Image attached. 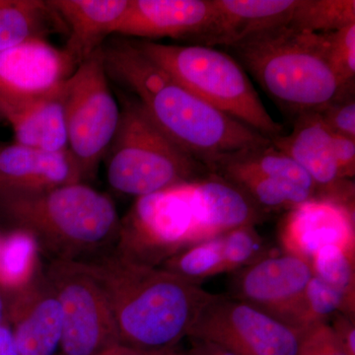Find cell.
Masks as SVG:
<instances>
[{"instance_id":"cell-1","label":"cell","mask_w":355,"mask_h":355,"mask_svg":"<svg viewBox=\"0 0 355 355\" xmlns=\"http://www.w3.org/2000/svg\"><path fill=\"white\" fill-rule=\"evenodd\" d=\"M103 51L108 76L130 89L162 132L207 170L229 154L270 144L177 83L132 41H116Z\"/></svg>"},{"instance_id":"cell-2","label":"cell","mask_w":355,"mask_h":355,"mask_svg":"<svg viewBox=\"0 0 355 355\" xmlns=\"http://www.w3.org/2000/svg\"><path fill=\"white\" fill-rule=\"evenodd\" d=\"M85 263L108 300L119 345L125 347L177 349L214 295L159 266L128 260L116 251Z\"/></svg>"},{"instance_id":"cell-3","label":"cell","mask_w":355,"mask_h":355,"mask_svg":"<svg viewBox=\"0 0 355 355\" xmlns=\"http://www.w3.org/2000/svg\"><path fill=\"white\" fill-rule=\"evenodd\" d=\"M326 34L280 27L231 46L239 64L277 104L320 113L347 91L327 58Z\"/></svg>"},{"instance_id":"cell-4","label":"cell","mask_w":355,"mask_h":355,"mask_svg":"<svg viewBox=\"0 0 355 355\" xmlns=\"http://www.w3.org/2000/svg\"><path fill=\"white\" fill-rule=\"evenodd\" d=\"M16 229L34 236L53 260L80 261L118 241L121 218L111 198L88 184L0 200Z\"/></svg>"},{"instance_id":"cell-5","label":"cell","mask_w":355,"mask_h":355,"mask_svg":"<svg viewBox=\"0 0 355 355\" xmlns=\"http://www.w3.org/2000/svg\"><path fill=\"white\" fill-rule=\"evenodd\" d=\"M132 42L177 83L222 113L266 139L284 135V127L266 111L246 70L228 53L203 44Z\"/></svg>"},{"instance_id":"cell-6","label":"cell","mask_w":355,"mask_h":355,"mask_svg":"<svg viewBox=\"0 0 355 355\" xmlns=\"http://www.w3.org/2000/svg\"><path fill=\"white\" fill-rule=\"evenodd\" d=\"M120 106V123L106 155L114 191L146 197L209 173L162 132L135 98H123Z\"/></svg>"},{"instance_id":"cell-7","label":"cell","mask_w":355,"mask_h":355,"mask_svg":"<svg viewBox=\"0 0 355 355\" xmlns=\"http://www.w3.org/2000/svg\"><path fill=\"white\" fill-rule=\"evenodd\" d=\"M193 181L137 198L121 219L114 251L128 260L160 266L188 248L219 237L207 220Z\"/></svg>"},{"instance_id":"cell-8","label":"cell","mask_w":355,"mask_h":355,"mask_svg":"<svg viewBox=\"0 0 355 355\" xmlns=\"http://www.w3.org/2000/svg\"><path fill=\"white\" fill-rule=\"evenodd\" d=\"M103 46L77 67L64 86L69 150L83 179H92L108 153L121 119L110 88Z\"/></svg>"},{"instance_id":"cell-9","label":"cell","mask_w":355,"mask_h":355,"mask_svg":"<svg viewBox=\"0 0 355 355\" xmlns=\"http://www.w3.org/2000/svg\"><path fill=\"white\" fill-rule=\"evenodd\" d=\"M44 270L62 311L58 355H101L119 345L111 307L85 261L51 260Z\"/></svg>"},{"instance_id":"cell-10","label":"cell","mask_w":355,"mask_h":355,"mask_svg":"<svg viewBox=\"0 0 355 355\" xmlns=\"http://www.w3.org/2000/svg\"><path fill=\"white\" fill-rule=\"evenodd\" d=\"M300 331L254 306L214 294L189 338L218 345L236 355H296Z\"/></svg>"},{"instance_id":"cell-11","label":"cell","mask_w":355,"mask_h":355,"mask_svg":"<svg viewBox=\"0 0 355 355\" xmlns=\"http://www.w3.org/2000/svg\"><path fill=\"white\" fill-rule=\"evenodd\" d=\"M312 277L309 261L273 248L260 260L232 273L229 296L295 329L306 287Z\"/></svg>"},{"instance_id":"cell-12","label":"cell","mask_w":355,"mask_h":355,"mask_svg":"<svg viewBox=\"0 0 355 355\" xmlns=\"http://www.w3.org/2000/svg\"><path fill=\"white\" fill-rule=\"evenodd\" d=\"M219 15L214 0H130L114 34L188 40L214 46Z\"/></svg>"},{"instance_id":"cell-13","label":"cell","mask_w":355,"mask_h":355,"mask_svg":"<svg viewBox=\"0 0 355 355\" xmlns=\"http://www.w3.org/2000/svg\"><path fill=\"white\" fill-rule=\"evenodd\" d=\"M78 65L64 49L55 48L46 38L31 39L0 53V108L58 90Z\"/></svg>"},{"instance_id":"cell-14","label":"cell","mask_w":355,"mask_h":355,"mask_svg":"<svg viewBox=\"0 0 355 355\" xmlns=\"http://www.w3.org/2000/svg\"><path fill=\"white\" fill-rule=\"evenodd\" d=\"M279 249L309 261L322 248L355 247L354 205L313 198L286 212L279 226Z\"/></svg>"},{"instance_id":"cell-15","label":"cell","mask_w":355,"mask_h":355,"mask_svg":"<svg viewBox=\"0 0 355 355\" xmlns=\"http://www.w3.org/2000/svg\"><path fill=\"white\" fill-rule=\"evenodd\" d=\"M275 148L286 153L313 180L320 198L354 205V184L340 176L334 151L333 133L319 113L296 116L288 135L270 139Z\"/></svg>"},{"instance_id":"cell-16","label":"cell","mask_w":355,"mask_h":355,"mask_svg":"<svg viewBox=\"0 0 355 355\" xmlns=\"http://www.w3.org/2000/svg\"><path fill=\"white\" fill-rule=\"evenodd\" d=\"M6 295V321L21 355H58L62 311L44 270L19 291Z\"/></svg>"},{"instance_id":"cell-17","label":"cell","mask_w":355,"mask_h":355,"mask_svg":"<svg viewBox=\"0 0 355 355\" xmlns=\"http://www.w3.org/2000/svg\"><path fill=\"white\" fill-rule=\"evenodd\" d=\"M80 182L83 175L69 150L49 153L15 142L0 144V200Z\"/></svg>"},{"instance_id":"cell-18","label":"cell","mask_w":355,"mask_h":355,"mask_svg":"<svg viewBox=\"0 0 355 355\" xmlns=\"http://www.w3.org/2000/svg\"><path fill=\"white\" fill-rule=\"evenodd\" d=\"M69 35L64 50L80 64L103 46L127 12L130 0H50Z\"/></svg>"},{"instance_id":"cell-19","label":"cell","mask_w":355,"mask_h":355,"mask_svg":"<svg viewBox=\"0 0 355 355\" xmlns=\"http://www.w3.org/2000/svg\"><path fill=\"white\" fill-rule=\"evenodd\" d=\"M65 83L50 94L0 108L12 128L15 144L49 153L69 150Z\"/></svg>"},{"instance_id":"cell-20","label":"cell","mask_w":355,"mask_h":355,"mask_svg":"<svg viewBox=\"0 0 355 355\" xmlns=\"http://www.w3.org/2000/svg\"><path fill=\"white\" fill-rule=\"evenodd\" d=\"M297 0H214L218 11L216 44H234L287 27Z\"/></svg>"},{"instance_id":"cell-21","label":"cell","mask_w":355,"mask_h":355,"mask_svg":"<svg viewBox=\"0 0 355 355\" xmlns=\"http://www.w3.org/2000/svg\"><path fill=\"white\" fill-rule=\"evenodd\" d=\"M67 32L64 21L49 1L0 0V53L35 38Z\"/></svg>"},{"instance_id":"cell-22","label":"cell","mask_w":355,"mask_h":355,"mask_svg":"<svg viewBox=\"0 0 355 355\" xmlns=\"http://www.w3.org/2000/svg\"><path fill=\"white\" fill-rule=\"evenodd\" d=\"M225 178L242 189L266 214L288 211L301 203L317 198L312 191L295 184L277 181L230 166L218 165L209 171Z\"/></svg>"},{"instance_id":"cell-23","label":"cell","mask_w":355,"mask_h":355,"mask_svg":"<svg viewBox=\"0 0 355 355\" xmlns=\"http://www.w3.org/2000/svg\"><path fill=\"white\" fill-rule=\"evenodd\" d=\"M218 165L230 166L277 181L293 184L312 191L317 198H320L316 184L309 175L293 159L275 148L270 144H270L265 146L245 149L218 159L209 166V171Z\"/></svg>"},{"instance_id":"cell-24","label":"cell","mask_w":355,"mask_h":355,"mask_svg":"<svg viewBox=\"0 0 355 355\" xmlns=\"http://www.w3.org/2000/svg\"><path fill=\"white\" fill-rule=\"evenodd\" d=\"M34 236L15 229L0 237V289L6 294L29 284L42 270Z\"/></svg>"},{"instance_id":"cell-25","label":"cell","mask_w":355,"mask_h":355,"mask_svg":"<svg viewBox=\"0 0 355 355\" xmlns=\"http://www.w3.org/2000/svg\"><path fill=\"white\" fill-rule=\"evenodd\" d=\"M221 236L174 254L159 268L196 286H200L205 280L226 273Z\"/></svg>"},{"instance_id":"cell-26","label":"cell","mask_w":355,"mask_h":355,"mask_svg":"<svg viewBox=\"0 0 355 355\" xmlns=\"http://www.w3.org/2000/svg\"><path fill=\"white\" fill-rule=\"evenodd\" d=\"M352 24L354 0H297L287 27L324 34Z\"/></svg>"},{"instance_id":"cell-27","label":"cell","mask_w":355,"mask_h":355,"mask_svg":"<svg viewBox=\"0 0 355 355\" xmlns=\"http://www.w3.org/2000/svg\"><path fill=\"white\" fill-rule=\"evenodd\" d=\"M313 275L355 305V247L330 245L310 261Z\"/></svg>"},{"instance_id":"cell-28","label":"cell","mask_w":355,"mask_h":355,"mask_svg":"<svg viewBox=\"0 0 355 355\" xmlns=\"http://www.w3.org/2000/svg\"><path fill=\"white\" fill-rule=\"evenodd\" d=\"M338 313L355 318V305L313 275L306 287L295 329L301 333L316 324L330 323L331 318Z\"/></svg>"},{"instance_id":"cell-29","label":"cell","mask_w":355,"mask_h":355,"mask_svg":"<svg viewBox=\"0 0 355 355\" xmlns=\"http://www.w3.org/2000/svg\"><path fill=\"white\" fill-rule=\"evenodd\" d=\"M221 238L226 273H233L252 265L273 249L257 231L256 226L233 229Z\"/></svg>"},{"instance_id":"cell-30","label":"cell","mask_w":355,"mask_h":355,"mask_svg":"<svg viewBox=\"0 0 355 355\" xmlns=\"http://www.w3.org/2000/svg\"><path fill=\"white\" fill-rule=\"evenodd\" d=\"M326 34L327 58L343 87L354 86L355 24Z\"/></svg>"},{"instance_id":"cell-31","label":"cell","mask_w":355,"mask_h":355,"mask_svg":"<svg viewBox=\"0 0 355 355\" xmlns=\"http://www.w3.org/2000/svg\"><path fill=\"white\" fill-rule=\"evenodd\" d=\"M354 90L338 97L320 112L326 127L336 135L355 139V100Z\"/></svg>"},{"instance_id":"cell-32","label":"cell","mask_w":355,"mask_h":355,"mask_svg":"<svg viewBox=\"0 0 355 355\" xmlns=\"http://www.w3.org/2000/svg\"><path fill=\"white\" fill-rule=\"evenodd\" d=\"M296 355H349L331 330L330 324H320L301 331Z\"/></svg>"},{"instance_id":"cell-33","label":"cell","mask_w":355,"mask_h":355,"mask_svg":"<svg viewBox=\"0 0 355 355\" xmlns=\"http://www.w3.org/2000/svg\"><path fill=\"white\" fill-rule=\"evenodd\" d=\"M333 133V132H331ZM334 151L340 176L352 180L355 175V139L333 133Z\"/></svg>"},{"instance_id":"cell-34","label":"cell","mask_w":355,"mask_h":355,"mask_svg":"<svg viewBox=\"0 0 355 355\" xmlns=\"http://www.w3.org/2000/svg\"><path fill=\"white\" fill-rule=\"evenodd\" d=\"M329 324L343 349L349 355H355V318L338 313Z\"/></svg>"},{"instance_id":"cell-35","label":"cell","mask_w":355,"mask_h":355,"mask_svg":"<svg viewBox=\"0 0 355 355\" xmlns=\"http://www.w3.org/2000/svg\"><path fill=\"white\" fill-rule=\"evenodd\" d=\"M101 355H186V352H179L177 349H140L123 345H116L103 352Z\"/></svg>"},{"instance_id":"cell-36","label":"cell","mask_w":355,"mask_h":355,"mask_svg":"<svg viewBox=\"0 0 355 355\" xmlns=\"http://www.w3.org/2000/svg\"><path fill=\"white\" fill-rule=\"evenodd\" d=\"M190 340L191 347L184 352L186 355H236L211 343L197 338H190Z\"/></svg>"},{"instance_id":"cell-37","label":"cell","mask_w":355,"mask_h":355,"mask_svg":"<svg viewBox=\"0 0 355 355\" xmlns=\"http://www.w3.org/2000/svg\"><path fill=\"white\" fill-rule=\"evenodd\" d=\"M0 355H21L8 322L0 324Z\"/></svg>"},{"instance_id":"cell-38","label":"cell","mask_w":355,"mask_h":355,"mask_svg":"<svg viewBox=\"0 0 355 355\" xmlns=\"http://www.w3.org/2000/svg\"><path fill=\"white\" fill-rule=\"evenodd\" d=\"M6 319V295L0 289V324L3 323Z\"/></svg>"},{"instance_id":"cell-39","label":"cell","mask_w":355,"mask_h":355,"mask_svg":"<svg viewBox=\"0 0 355 355\" xmlns=\"http://www.w3.org/2000/svg\"><path fill=\"white\" fill-rule=\"evenodd\" d=\"M4 121V116L3 114L1 113V110H0V121Z\"/></svg>"}]
</instances>
